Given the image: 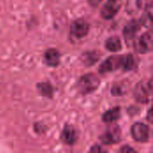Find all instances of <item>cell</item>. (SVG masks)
<instances>
[{"instance_id":"obj_1","label":"cell","mask_w":153,"mask_h":153,"mask_svg":"<svg viewBox=\"0 0 153 153\" xmlns=\"http://www.w3.org/2000/svg\"><path fill=\"white\" fill-rule=\"evenodd\" d=\"M100 86V79L93 74H87L81 77L77 82L79 91L83 94H89L96 91Z\"/></svg>"},{"instance_id":"obj_2","label":"cell","mask_w":153,"mask_h":153,"mask_svg":"<svg viewBox=\"0 0 153 153\" xmlns=\"http://www.w3.org/2000/svg\"><path fill=\"white\" fill-rule=\"evenodd\" d=\"M152 31L149 30L143 33L134 40V48L136 52L140 54H146L152 49Z\"/></svg>"},{"instance_id":"obj_3","label":"cell","mask_w":153,"mask_h":153,"mask_svg":"<svg viewBox=\"0 0 153 153\" xmlns=\"http://www.w3.org/2000/svg\"><path fill=\"white\" fill-rule=\"evenodd\" d=\"M152 80H150L147 82H140L136 85L134 88V98L135 100L143 104L149 103L152 98Z\"/></svg>"},{"instance_id":"obj_4","label":"cell","mask_w":153,"mask_h":153,"mask_svg":"<svg viewBox=\"0 0 153 153\" xmlns=\"http://www.w3.org/2000/svg\"><path fill=\"white\" fill-rule=\"evenodd\" d=\"M124 66V56H112L107 58L100 66L99 72L100 74H107L113 72L117 69L123 68Z\"/></svg>"},{"instance_id":"obj_5","label":"cell","mask_w":153,"mask_h":153,"mask_svg":"<svg viewBox=\"0 0 153 153\" xmlns=\"http://www.w3.org/2000/svg\"><path fill=\"white\" fill-rule=\"evenodd\" d=\"M133 138L139 143H146L150 139L151 131L147 125L143 123H135L131 128Z\"/></svg>"},{"instance_id":"obj_6","label":"cell","mask_w":153,"mask_h":153,"mask_svg":"<svg viewBox=\"0 0 153 153\" xmlns=\"http://www.w3.org/2000/svg\"><path fill=\"white\" fill-rule=\"evenodd\" d=\"M120 7V0H108V2L102 6L100 14L102 18L106 20H110L118 13Z\"/></svg>"},{"instance_id":"obj_7","label":"cell","mask_w":153,"mask_h":153,"mask_svg":"<svg viewBox=\"0 0 153 153\" xmlns=\"http://www.w3.org/2000/svg\"><path fill=\"white\" fill-rule=\"evenodd\" d=\"M89 28L88 22L84 20H76L71 25V34L75 39H82L88 34Z\"/></svg>"},{"instance_id":"obj_8","label":"cell","mask_w":153,"mask_h":153,"mask_svg":"<svg viewBox=\"0 0 153 153\" xmlns=\"http://www.w3.org/2000/svg\"><path fill=\"white\" fill-rule=\"evenodd\" d=\"M120 140V131L117 127H112L108 129L101 136L100 141L104 144L117 143Z\"/></svg>"},{"instance_id":"obj_9","label":"cell","mask_w":153,"mask_h":153,"mask_svg":"<svg viewBox=\"0 0 153 153\" xmlns=\"http://www.w3.org/2000/svg\"><path fill=\"white\" fill-rule=\"evenodd\" d=\"M77 138H78V134L75 128L70 125H66L62 132V135H61L62 141L68 145H73L76 143Z\"/></svg>"},{"instance_id":"obj_10","label":"cell","mask_w":153,"mask_h":153,"mask_svg":"<svg viewBox=\"0 0 153 153\" xmlns=\"http://www.w3.org/2000/svg\"><path fill=\"white\" fill-rule=\"evenodd\" d=\"M140 22L136 21H132L130 22L125 28H124V36L126 40L129 42H134V40L136 38V34L138 30L140 29Z\"/></svg>"},{"instance_id":"obj_11","label":"cell","mask_w":153,"mask_h":153,"mask_svg":"<svg viewBox=\"0 0 153 153\" xmlns=\"http://www.w3.org/2000/svg\"><path fill=\"white\" fill-rule=\"evenodd\" d=\"M44 62L48 66H57L60 63V53L55 48L48 49L44 53Z\"/></svg>"},{"instance_id":"obj_12","label":"cell","mask_w":153,"mask_h":153,"mask_svg":"<svg viewBox=\"0 0 153 153\" xmlns=\"http://www.w3.org/2000/svg\"><path fill=\"white\" fill-rule=\"evenodd\" d=\"M106 48L110 52H118L122 48V43L118 37H110L106 41Z\"/></svg>"},{"instance_id":"obj_13","label":"cell","mask_w":153,"mask_h":153,"mask_svg":"<svg viewBox=\"0 0 153 153\" xmlns=\"http://www.w3.org/2000/svg\"><path fill=\"white\" fill-rule=\"evenodd\" d=\"M120 108H111L102 116V120L106 123H113L120 117Z\"/></svg>"},{"instance_id":"obj_14","label":"cell","mask_w":153,"mask_h":153,"mask_svg":"<svg viewBox=\"0 0 153 153\" xmlns=\"http://www.w3.org/2000/svg\"><path fill=\"white\" fill-rule=\"evenodd\" d=\"M137 65V59L133 55H127L124 56V66L123 69L126 71L132 70L135 68Z\"/></svg>"},{"instance_id":"obj_15","label":"cell","mask_w":153,"mask_h":153,"mask_svg":"<svg viewBox=\"0 0 153 153\" xmlns=\"http://www.w3.org/2000/svg\"><path fill=\"white\" fill-rule=\"evenodd\" d=\"M38 90L43 94L44 96H51L53 90L52 87L48 83H40L38 85Z\"/></svg>"},{"instance_id":"obj_16","label":"cell","mask_w":153,"mask_h":153,"mask_svg":"<svg viewBox=\"0 0 153 153\" xmlns=\"http://www.w3.org/2000/svg\"><path fill=\"white\" fill-rule=\"evenodd\" d=\"M137 5L144 11L152 10V0H137Z\"/></svg>"},{"instance_id":"obj_17","label":"cell","mask_w":153,"mask_h":153,"mask_svg":"<svg viewBox=\"0 0 153 153\" xmlns=\"http://www.w3.org/2000/svg\"><path fill=\"white\" fill-rule=\"evenodd\" d=\"M120 152H135V151L133 149V148H131V147H129V146H125V147H123L121 150H120Z\"/></svg>"},{"instance_id":"obj_18","label":"cell","mask_w":153,"mask_h":153,"mask_svg":"<svg viewBox=\"0 0 153 153\" xmlns=\"http://www.w3.org/2000/svg\"><path fill=\"white\" fill-rule=\"evenodd\" d=\"M91 152H105V151H104L103 148H100V146H94L93 148L91 149Z\"/></svg>"},{"instance_id":"obj_19","label":"cell","mask_w":153,"mask_h":153,"mask_svg":"<svg viewBox=\"0 0 153 153\" xmlns=\"http://www.w3.org/2000/svg\"><path fill=\"white\" fill-rule=\"evenodd\" d=\"M88 1H89V3H90L91 5H93V6H96V5L100 4V3L102 0H88Z\"/></svg>"},{"instance_id":"obj_20","label":"cell","mask_w":153,"mask_h":153,"mask_svg":"<svg viewBox=\"0 0 153 153\" xmlns=\"http://www.w3.org/2000/svg\"><path fill=\"white\" fill-rule=\"evenodd\" d=\"M152 109L150 108V110H149V117H148V119H149V121H150V122H152Z\"/></svg>"}]
</instances>
